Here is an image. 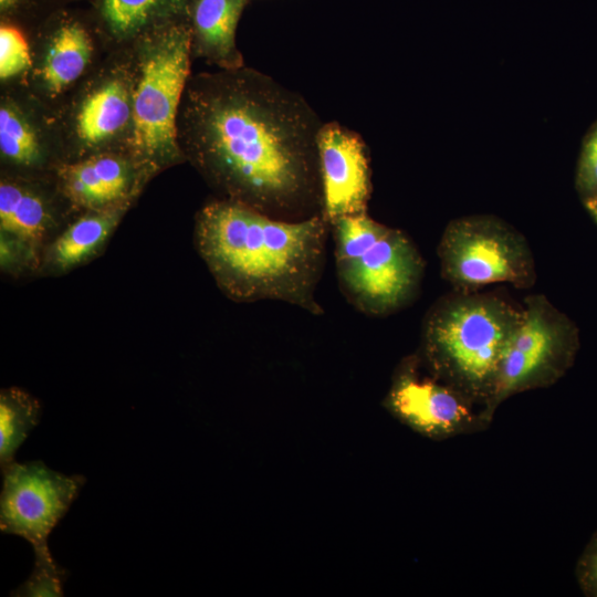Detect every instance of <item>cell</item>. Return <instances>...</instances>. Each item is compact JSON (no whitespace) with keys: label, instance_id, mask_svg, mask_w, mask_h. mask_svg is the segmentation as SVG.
Segmentation results:
<instances>
[{"label":"cell","instance_id":"obj_24","mask_svg":"<svg viewBox=\"0 0 597 597\" xmlns=\"http://www.w3.org/2000/svg\"><path fill=\"white\" fill-rule=\"evenodd\" d=\"M584 206L593 220L597 223V195L584 202Z\"/></svg>","mask_w":597,"mask_h":597},{"label":"cell","instance_id":"obj_4","mask_svg":"<svg viewBox=\"0 0 597 597\" xmlns=\"http://www.w3.org/2000/svg\"><path fill=\"white\" fill-rule=\"evenodd\" d=\"M192 31L188 20L138 36L132 73V121L125 138L136 172H155L181 159L178 116L189 80Z\"/></svg>","mask_w":597,"mask_h":597},{"label":"cell","instance_id":"obj_6","mask_svg":"<svg viewBox=\"0 0 597 597\" xmlns=\"http://www.w3.org/2000/svg\"><path fill=\"white\" fill-rule=\"evenodd\" d=\"M438 255L442 276L459 291H476L494 283L528 289L536 281L527 241L494 216L475 214L450 221Z\"/></svg>","mask_w":597,"mask_h":597},{"label":"cell","instance_id":"obj_22","mask_svg":"<svg viewBox=\"0 0 597 597\" xmlns=\"http://www.w3.org/2000/svg\"><path fill=\"white\" fill-rule=\"evenodd\" d=\"M575 189L583 203L597 195V121L583 138L575 171Z\"/></svg>","mask_w":597,"mask_h":597},{"label":"cell","instance_id":"obj_17","mask_svg":"<svg viewBox=\"0 0 597 597\" xmlns=\"http://www.w3.org/2000/svg\"><path fill=\"white\" fill-rule=\"evenodd\" d=\"M43 199L34 191L9 181L0 185V228L22 242H39L48 226Z\"/></svg>","mask_w":597,"mask_h":597},{"label":"cell","instance_id":"obj_16","mask_svg":"<svg viewBox=\"0 0 597 597\" xmlns=\"http://www.w3.org/2000/svg\"><path fill=\"white\" fill-rule=\"evenodd\" d=\"M124 205L93 210L71 224L52 248L54 263L63 269L74 266L91 255L116 226Z\"/></svg>","mask_w":597,"mask_h":597},{"label":"cell","instance_id":"obj_5","mask_svg":"<svg viewBox=\"0 0 597 597\" xmlns=\"http://www.w3.org/2000/svg\"><path fill=\"white\" fill-rule=\"evenodd\" d=\"M331 226L338 279L355 306L385 315L415 296L425 264L406 234L367 213L343 217Z\"/></svg>","mask_w":597,"mask_h":597},{"label":"cell","instance_id":"obj_19","mask_svg":"<svg viewBox=\"0 0 597 597\" xmlns=\"http://www.w3.org/2000/svg\"><path fill=\"white\" fill-rule=\"evenodd\" d=\"M0 150L2 157L20 166H32L42 155L38 130L13 103H2L0 108Z\"/></svg>","mask_w":597,"mask_h":597},{"label":"cell","instance_id":"obj_23","mask_svg":"<svg viewBox=\"0 0 597 597\" xmlns=\"http://www.w3.org/2000/svg\"><path fill=\"white\" fill-rule=\"evenodd\" d=\"M575 577L585 596L597 597V530L577 559Z\"/></svg>","mask_w":597,"mask_h":597},{"label":"cell","instance_id":"obj_10","mask_svg":"<svg viewBox=\"0 0 597 597\" xmlns=\"http://www.w3.org/2000/svg\"><path fill=\"white\" fill-rule=\"evenodd\" d=\"M322 214L337 219L366 213L370 197V167L360 136L337 124L322 125L317 134Z\"/></svg>","mask_w":597,"mask_h":597},{"label":"cell","instance_id":"obj_20","mask_svg":"<svg viewBox=\"0 0 597 597\" xmlns=\"http://www.w3.org/2000/svg\"><path fill=\"white\" fill-rule=\"evenodd\" d=\"M66 570L61 568L52 555L34 557V568L29 578L12 591V596L42 597L63 596Z\"/></svg>","mask_w":597,"mask_h":597},{"label":"cell","instance_id":"obj_25","mask_svg":"<svg viewBox=\"0 0 597 597\" xmlns=\"http://www.w3.org/2000/svg\"><path fill=\"white\" fill-rule=\"evenodd\" d=\"M24 0H0V6L2 10H7L10 8H13L18 3L22 2Z\"/></svg>","mask_w":597,"mask_h":597},{"label":"cell","instance_id":"obj_9","mask_svg":"<svg viewBox=\"0 0 597 597\" xmlns=\"http://www.w3.org/2000/svg\"><path fill=\"white\" fill-rule=\"evenodd\" d=\"M3 472L0 528L27 540L34 557L51 555L48 538L85 483L83 475H65L42 461L13 462Z\"/></svg>","mask_w":597,"mask_h":597},{"label":"cell","instance_id":"obj_14","mask_svg":"<svg viewBox=\"0 0 597 597\" xmlns=\"http://www.w3.org/2000/svg\"><path fill=\"white\" fill-rule=\"evenodd\" d=\"M92 42L76 22L61 24L52 34L44 54L40 80L50 94H60L75 82L92 56Z\"/></svg>","mask_w":597,"mask_h":597},{"label":"cell","instance_id":"obj_2","mask_svg":"<svg viewBox=\"0 0 597 597\" xmlns=\"http://www.w3.org/2000/svg\"><path fill=\"white\" fill-rule=\"evenodd\" d=\"M328 224L322 213L285 220L223 199L200 211L196 234L202 258L231 296L276 300L321 314L315 292Z\"/></svg>","mask_w":597,"mask_h":597},{"label":"cell","instance_id":"obj_21","mask_svg":"<svg viewBox=\"0 0 597 597\" xmlns=\"http://www.w3.org/2000/svg\"><path fill=\"white\" fill-rule=\"evenodd\" d=\"M31 65L28 42L13 25L2 24L0 28V77H13Z\"/></svg>","mask_w":597,"mask_h":597},{"label":"cell","instance_id":"obj_7","mask_svg":"<svg viewBox=\"0 0 597 597\" xmlns=\"http://www.w3.org/2000/svg\"><path fill=\"white\" fill-rule=\"evenodd\" d=\"M522 310L500 364L490 405L492 417L507 398L557 383L574 365L579 349L576 324L545 296H526Z\"/></svg>","mask_w":597,"mask_h":597},{"label":"cell","instance_id":"obj_1","mask_svg":"<svg viewBox=\"0 0 597 597\" xmlns=\"http://www.w3.org/2000/svg\"><path fill=\"white\" fill-rule=\"evenodd\" d=\"M321 126L300 95L242 66L189 77L178 142L227 199L300 220L322 213Z\"/></svg>","mask_w":597,"mask_h":597},{"label":"cell","instance_id":"obj_13","mask_svg":"<svg viewBox=\"0 0 597 597\" xmlns=\"http://www.w3.org/2000/svg\"><path fill=\"white\" fill-rule=\"evenodd\" d=\"M248 0H195L190 24L192 52L221 70L243 66L235 30Z\"/></svg>","mask_w":597,"mask_h":597},{"label":"cell","instance_id":"obj_11","mask_svg":"<svg viewBox=\"0 0 597 597\" xmlns=\"http://www.w3.org/2000/svg\"><path fill=\"white\" fill-rule=\"evenodd\" d=\"M132 121V73L114 71L97 81L82 97L74 117L81 146L98 149L115 139L125 140Z\"/></svg>","mask_w":597,"mask_h":597},{"label":"cell","instance_id":"obj_8","mask_svg":"<svg viewBox=\"0 0 597 597\" xmlns=\"http://www.w3.org/2000/svg\"><path fill=\"white\" fill-rule=\"evenodd\" d=\"M419 359H406L398 368L386 398L388 410L413 431L447 440L489 428L484 409L459 389L443 381Z\"/></svg>","mask_w":597,"mask_h":597},{"label":"cell","instance_id":"obj_18","mask_svg":"<svg viewBox=\"0 0 597 597\" xmlns=\"http://www.w3.org/2000/svg\"><path fill=\"white\" fill-rule=\"evenodd\" d=\"M39 402L17 388L0 396V463L4 470L14 462V453L29 431L39 422Z\"/></svg>","mask_w":597,"mask_h":597},{"label":"cell","instance_id":"obj_12","mask_svg":"<svg viewBox=\"0 0 597 597\" xmlns=\"http://www.w3.org/2000/svg\"><path fill=\"white\" fill-rule=\"evenodd\" d=\"M134 172L136 170L129 159L113 153H100L64 165L59 175L65 195L75 205L98 210L127 199Z\"/></svg>","mask_w":597,"mask_h":597},{"label":"cell","instance_id":"obj_3","mask_svg":"<svg viewBox=\"0 0 597 597\" xmlns=\"http://www.w3.org/2000/svg\"><path fill=\"white\" fill-rule=\"evenodd\" d=\"M522 313V306L495 294L457 290L423 324L426 367L479 404L490 421L500 364Z\"/></svg>","mask_w":597,"mask_h":597},{"label":"cell","instance_id":"obj_15","mask_svg":"<svg viewBox=\"0 0 597 597\" xmlns=\"http://www.w3.org/2000/svg\"><path fill=\"white\" fill-rule=\"evenodd\" d=\"M193 1L101 0V12L111 33L127 39L168 22L187 20Z\"/></svg>","mask_w":597,"mask_h":597}]
</instances>
